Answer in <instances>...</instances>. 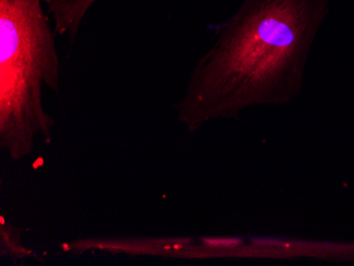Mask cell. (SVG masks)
Masks as SVG:
<instances>
[{"mask_svg":"<svg viewBox=\"0 0 354 266\" xmlns=\"http://www.w3.org/2000/svg\"><path fill=\"white\" fill-rule=\"evenodd\" d=\"M329 7L327 0H243L174 103L185 130L194 134L252 107L293 102L304 89L308 59Z\"/></svg>","mask_w":354,"mask_h":266,"instance_id":"6da1fadb","label":"cell"},{"mask_svg":"<svg viewBox=\"0 0 354 266\" xmlns=\"http://www.w3.org/2000/svg\"><path fill=\"white\" fill-rule=\"evenodd\" d=\"M55 37L43 0H0V148L12 162L53 142L44 95L61 86Z\"/></svg>","mask_w":354,"mask_h":266,"instance_id":"7a4b0ae2","label":"cell"},{"mask_svg":"<svg viewBox=\"0 0 354 266\" xmlns=\"http://www.w3.org/2000/svg\"><path fill=\"white\" fill-rule=\"evenodd\" d=\"M55 33L75 41L88 12L98 0H43Z\"/></svg>","mask_w":354,"mask_h":266,"instance_id":"3957f363","label":"cell"},{"mask_svg":"<svg viewBox=\"0 0 354 266\" xmlns=\"http://www.w3.org/2000/svg\"><path fill=\"white\" fill-rule=\"evenodd\" d=\"M327 1H328V3H332V1H334V0H327Z\"/></svg>","mask_w":354,"mask_h":266,"instance_id":"277c9868","label":"cell"}]
</instances>
